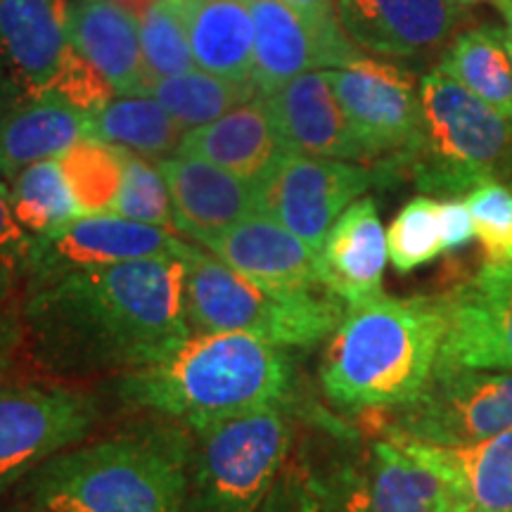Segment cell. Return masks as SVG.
Wrapping results in <instances>:
<instances>
[{
  "mask_svg": "<svg viewBox=\"0 0 512 512\" xmlns=\"http://www.w3.org/2000/svg\"><path fill=\"white\" fill-rule=\"evenodd\" d=\"M31 356L57 377L124 375L190 339L185 259L152 256L64 275L24 292Z\"/></svg>",
  "mask_w": 512,
  "mask_h": 512,
  "instance_id": "cell-1",
  "label": "cell"
},
{
  "mask_svg": "<svg viewBox=\"0 0 512 512\" xmlns=\"http://www.w3.org/2000/svg\"><path fill=\"white\" fill-rule=\"evenodd\" d=\"M192 430L157 415L57 453L19 482L46 512H188Z\"/></svg>",
  "mask_w": 512,
  "mask_h": 512,
  "instance_id": "cell-2",
  "label": "cell"
},
{
  "mask_svg": "<svg viewBox=\"0 0 512 512\" xmlns=\"http://www.w3.org/2000/svg\"><path fill=\"white\" fill-rule=\"evenodd\" d=\"M448 328L444 294L349 306L330 335L320 387L349 411H399L425 392Z\"/></svg>",
  "mask_w": 512,
  "mask_h": 512,
  "instance_id": "cell-3",
  "label": "cell"
},
{
  "mask_svg": "<svg viewBox=\"0 0 512 512\" xmlns=\"http://www.w3.org/2000/svg\"><path fill=\"white\" fill-rule=\"evenodd\" d=\"M292 389L287 349L245 332H192L164 361L114 377V394L126 408L188 427L290 403Z\"/></svg>",
  "mask_w": 512,
  "mask_h": 512,
  "instance_id": "cell-4",
  "label": "cell"
},
{
  "mask_svg": "<svg viewBox=\"0 0 512 512\" xmlns=\"http://www.w3.org/2000/svg\"><path fill=\"white\" fill-rule=\"evenodd\" d=\"M420 133L403 159L425 195L465 197L484 183L512 181V121L434 69L420 81Z\"/></svg>",
  "mask_w": 512,
  "mask_h": 512,
  "instance_id": "cell-5",
  "label": "cell"
},
{
  "mask_svg": "<svg viewBox=\"0 0 512 512\" xmlns=\"http://www.w3.org/2000/svg\"><path fill=\"white\" fill-rule=\"evenodd\" d=\"M183 259L192 332H245L275 347L309 349L330 337L349 309L328 290L268 292L195 242Z\"/></svg>",
  "mask_w": 512,
  "mask_h": 512,
  "instance_id": "cell-6",
  "label": "cell"
},
{
  "mask_svg": "<svg viewBox=\"0 0 512 512\" xmlns=\"http://www.w3.org/2000/svg\"><path fill=\"white\" fill-rule=\"evenodd\" d=\"M192 430L188 512H256L292 451L287 403L202 422Z\"/></svg>",
  "mask_w": 512,
  "mask_h": 512,
  "instance_id": "cell-7",
  "label": "cell"
},
{
  "mask_svg": "<svg viewBox=\"0 0 512 512\" xmlns=\"http://www.w3.org/2000/svg\"><path fill=\"white\" fill-rule=\"evenodd\" d=\"M294 470L306 512H434L444 486L389 434Z\"/></svg>",
  "mask_w": 512,
  "mask_h": 512,
  "instance_id": "cell-8",
  "label": "cell"
},
{
  "mask_svg": "<svg viewBox=\"0 0 512 512\" xmlns=\"http://www.w3.org/2000/svg\"><path fill=\"white\" fill-rule=\"evenodd\" d=\"M384 181L377 166L285 150L256 188V209L320 252L332 223L363 192Z\"/></svg>",
  "mask_w": 512,
  "mask_h": 512,
  "instance_id": "cell-9",
  "label": "cell"
},
{
  "mask_svg": "<svg viewBox=\"0 0 512 512\" xmlns=\"http://www.w3.org/2000/svg\"><path fill=\"white\" fill-rule=\"evenodd\" d=\"M325 74L370 164L382 171L384 181L401 174L422 119L413 76L392 62L363 55Z\"/></svg>",
  "mask_w": 512,
  "mask_h": 512,
  "instance_id": "cell-10",
  "label": "cell"
},
{
  "mask_svg": "<svg viewBox=\"0 0 512 512\" xmlns=\"http://www.w3.org/2000/svg\"><path fill=\"white\" fill-rule=\"evenodd\" d=\"M512 430V370L444 368L389 432L434 446H472Z\"/></svg>",
  "mask_w": 512,
  "mask_h": 512,
  "instance_id": "cell-11",
  "label": "cell"
},
{
  "mask_svg": "<svg viewBox=\"0 0 512 512\" xmlns=\"http://www.w3.org/2000/svg\"><path fill=\"white\" fill-rule=\"evenodd\" d=\"M100 422L95 396L67 387H0V494L67 451Z\"/></svg>",
  "mask_w": 512,
  "mask_h": 512,
  "instance_id": "cell-12",
  "label": "cell"
},
{
  "mask_svg": "<svg viewBox=\"0 0 512 512\" xmlns=\"http://www.w3.org/2000/svg\"><path fill=\"white\" fill-rule=\"evenodd\" d=\"M190 242L171 230L147 226L114 214H81L55 233L34 238L24 292L64 275L95 271L152 256H185Z\"/></svg>",
  "mask_w": 512,
  "mask_h": 512,
  "instance_id": "cell-13",
  "label": "cell"
},
{
  "mask_svg": "<svg viewBox=\"0 0 512 512\" xmlns=\"http://www.w3.org/2000/svg\"><path fill=\"white\" fill-rule=\"evenodd\" d=\"M448 328L437 370H512V264L486 261L444 292Z\"/></svg>",
  "mask_w": 512,
  "mask_h": 512,
  "instance_id": "cell-14",
  "label": "cell"
},
{
  "mask_svg": "<svg viewBox=\"0 0 512 512\" xmlns=\"http://www.w3.org/2000/svg\"><path fill=\"white\" fill-rule=\"evenodd\" d=\"M69 0H0V102L50 95L69 41Z\"/></svg>",
  "mask_w": 512,
  "mask_h": 512,
  "instance_id": "cell-15",
  "label": "cell"
},
{
  "mask_svg": "<svg viewBox=\"0 0 512 512\" xmlns=\"http://www.w3.org/2000/svg\"><path fill=\"white\" fill-rule=\"evenodd\" d=\"M254 22V83L261 95L313 69H335L361 57L347 34H320L283 0H245Z\"/></svg>",
  "mask_w": 512,
  "mask_h": 512,
  "instance_id": "cell-16",
  "label": "cell"
},
{
  "mask_svg": "<svg viewBox=\"0 0 512 512\" xmlns=\"http://www.w3.org/2000/svg\"><path fill=\"white\" fill-rule=\"evenodd\" d=\"M202 247L268 292L302 294L323 290L318 280V254L283 223L259 211L233 223Z\"/></svg>",
  "mask_w": 512,
  "mask_h": 512,
  "instance_id": "cell-17",
  "label": "cell"
},
{
  "mask_svg": "<svg viewBox=\"0 0 512 512\" xmlns=\"http://www.w3.org/2000/svg\"><path fill=\"white\" fill-rule=\"evenodd\" d=\"M285 150L370 164L325 69H313L264 95ZM373 166V164H370Z\"/></svg>",
  "mask_w": 512,
  "mask_h": 512,
  "instance_id": "cell-18",
  "label": "cell"
},
{
  "mask_svg": "<svg viewBox=\"0 0 512 512\" xmlns=\"http://www.w3.org/2000/svg\"><path fill=\"white\" fill-rule=\"evenodd\" d=\"M174 204V233L195 245L256 214V188L221 166L188 155L155 159Z\"/></svg>",
  "mask_w": 512,
  "mask_h": 512,
  "instance_id": "cell-19",
  "label": "cell"
},
{
  "mask_svg": "<svg viewBox=\"0 0 512 512\" xmlns=\"http://www.w3.org/2000/svg\"><path fill=\"white\" fill-rule=\"evenodd\" d=\"M460 15L451 0H337L344 34L384 57L430 53L451 36Z\"/></svg>",
  "mask_w": 512,
  "mask_h": 512,
  "instance_id": "cell-20",
  "label": "cell"
},
{
  "mask_svg": "<svg viewBox=\"0 0 512 512\" xmlns=\"http://www.w3.org/2000/svg\"><path fill=\"white\" fill-rule=\"evenodd\" d=\"M387 230L382 228L373 197H358L332 223L318 252V280L323 290L347 306L382 297L387 266Z\"/></svg>",
  "mask_w": 512,
  "mask_h": 512,
  "instance_id": "cell-21",
  "label": "cell"
},
{
  "mask_svg": "<svg viewBox=\"0 0 512 512\" xmlns=\"http://www.w3.org/2000/svg\"><path fill=\"white\" fill-rule=\"evenodd\" d=\"M283 152L268 102L264 95H256L221 119L190 128L176 155L207 159L256 185Z\"/></svg>",
  "mask_w": 512,
  "mask_h": 512,
  "instance_id": "cell-22",
  "label": "cell"
},
{
  "mask_svg": "<svg viewBox=\"0 0 512 512\" xmlns=\"http://www.w3.org/2000/svg\"><path fill=\"white\" fill-rule=\"evenodd\" d=\"M477 512H512V430L472 446H434L387 432Z\"/></svg>",
  "mask_w": 512,
  "mask_h": 512,
  "instance_id": "cell-23",
  "label": "cell"
},
{
  "mask_svg": "<svg viewBox=\"0 0 512 512\" xmlns=\"http://www.w3.org/2000/svg\"><path fill=\"white\" fill-rule=\"evenodd\" d=\"M69 41L100 69L119 95H147L150 74L140 48L138 17L114 0H81L69 17Z\"/></svg>",
  "mask_w": 512,
  "mask_h": 512,
  "instance_id": "cell-24",
  "label": "cell"
},
{
  "mask_svg": "<svg viewBox=\"0 0 512 512\" xmlns=\"http://www.w3.org/2000/svg\"><path fill=\"white\" fill-rule=\"evenodd\" d=\"M88 138V114L55 95H38L0 105V178L29 164L60 157L76 140Z\"/></svg>",
  "mask_w": 512,
  "mask_h": 512,
  "instance_id": "cell-25",
  "label": "cell"
},
{
  "mask_svg": "<svg viewBox=\"0 0 512 512\" xmlns=\"http://www.w3.org/2000/svg\"><path fill=\"white\" fill-rule=\"evenodd\" d=\"M197 67L230 81H254V22L245 0H174Z\"/></svg>",
  "mask_w": 512,
  "mask_h": 512,
  "instance_id": "cell-26",
  "label": "cell"
},
{
  "mask_svg": "<svg viewBox=\"0 0 512 512\" xmlns=\"http://www.w3.org/2000/svg\"><path fill=\"white\" fill-rule=\"evenodd\" d=\"M188 133L152 95H124L88 114V138L112 143L150 159L176 155Z\"/></svg>",
  "mask_w": 512,
  "mask_h": 512,
  "instance_id": "cell-27",
  "label": "cell"
},
{
  "mask_svg": "<svg viewBox=\"0 0 512 512\" xmlns=\"http://www.w3.org/2000/svg\"><path fill=\"white\" fill-rule=\"evenodd\" d=\"M437 69L512 121V62L501 27H477L458 34L444 50Z\"/></svg>",
  "mask_w": 512,
  "mask_h": 512,
  "instance_id": "cell-28",
  "label": "cell"
},
{
  "mask_svg": "<svg viewBox=\"0 0 512 512\" xmlns=\"http://www.w3.org/2000/svg\"><path fill=\"white\" fill-rule=\"evenodd\" d=\"M147 95H152L190 131L195 126L221 119L223 114L245 105L247 100L261 93L254 81H230L204 69L200 72L192 69V72L152 81Z\"/></svg>",
  "mask_w": 512,
  "mask_h": 512,
  "instance_id": "cell-29",
  "label": "cell"
},
{
  "mask_svg": "<svg viewBox=\"0 0 512 512\" xmlns=\"http://www.w3.org/2000/svg\"><path fill=\"white\" fill-rule=\"evenodd\" d=\"M8 188L12 214L31 238L55 233L81 216L57 157L29 164L10 178Z\"/></svg>",
  "mask_w": 512,
  "mask_h": 512,
  "instance_id": "cell-30",
  "label": "cell"
},
{
  "mask_svg": "<svg viewBox=\"0 0 512 512\" xmlns=\"http://www.w3.org/2000/svg\"><path fill=\"white\" fill-rule=\"evenodd\" d=\"M57 162L81 214H112L124 181V147L81 138Z\"/></svg>",
  "mask_w": 512,
  "mask_h": 512,
  "instance_id": "cell-31",
  "label": "cell"
},
{
  "mask_svg": "<svg viewBox=\"0 0 512 512\" xmlns=\"http://www.w3.org/2000/svg\"><path fill=\"white\" fill-rule=\"evenodd\" d=\"M441 200L415 197L403 207L387 230V254L399 273H411L446 254Z\"/></svg>",
  "mask_w": 512,
  "mask_h": 512,
  "instance_id": "cell-32",
  "label": "cell"
},
{
  "mask_svg": "<svg viewBox=\"0 0 512 512\" xmlns=\"http://www.w3.org/2000/svg\"><path fill=\"white\" fill-rule=\"evenodd\" d=\"M140 48L150 81L178 76L195 69L188 27L174 0H157L140 17Z\"/></svg>",
  "mask_w": 512,
  "mask_h": 512,
  "instance_id": "cell-33",
  "label": "cell"
},
{
  "mask_svg": "<svg viewBox=\"0 0 512 512\" xmlns=\"http://www.w3.org/2000/svg\"><path fill=\"white\" fill-rule=\"evenodd\" d=\"M112 214L147 223V226L174 230V204H171L169 185L157 162H147V157L124 147V181H121Z\"/></svg>",
  "mask_w": 512,
  "mask_h": 512,
  "instance_id": "cell-34",
  "label": "cell"
},
{
  "mask_svg": "<svg viewBox=\"0 0 512 512\" xmlns=\"http://www.w3.org/2000/svg\"><path fill=\"white\" fill-rule=\"evenodd\" d=\"M475 221V235L486 254L512 264V188L505 183H484L463 197Z\"/></svg>",
  "mask_w": 512,
  "mask_h": 512,
  "instance_id": "cell-35",
  "label": "cell"
},
{
  "mask_svg": "<svg viewBox=\"0 0 512 512\" xmlns=\"http://www.w3.org/2000/svg\"><path fill=\"white\" fill-rule=\"evenodd\" d=\"M114 93L117 91L112 88V83L74 46L64 55L60 74H57L53 91H50V95H55V98L64 100L67 105L86 114L100 110L102 105L114 100Z\"/></svg>",
  "mask_w": 512,
  "mask_h": 512,
  "instance_id": "cell-36",
  "label": "cell"
},
{
  "mask_svg": "<svg viewBox=\"0 0 512 512\" xmlns=\"http://www.w3.org/2000/svg\"><path fill=\"white\" fill-rule=\"evenodd\" d=\"M31 245L34 238L12 214L10 188L0 178V309L17 292V287H24Z\"/></svg>",
  "mask_w": 512,
  "mask_h": 512,
  "instance_id": "cell-37",
  "label": "cell"
},
{
  "mask_svg": "<svg viewBox=\"0 0 512 512\" xmlns=\"http://www.w3.org/2000/svg\"><path fill=\"white\" fill-rule=\"evenodd\" d=\"M24 344H27V330H24L22 311L0 309V387L15 368V358Z\"/></svg>",
  "mask_w": 512,
  "mask_h": 512,
  "instance_id": "cell-38",
  "label": "cell"
},
{
  "mask_svg": "<svg viewBox=\"0 0 512 512\" xmlns=\"http://www.w3.org/2000/svg\"><path fill=\"white\" fill-rule=\"evenodd\" d=\"M441 223H444V240L448 252L465 247L472 238H477L475 221H472V214L463 197L441 200Z\"/></svg>",
  "mask_w": 512,
  "mask_h": 512,
  "instance_id": "cell-39",
  "label": "cell"
},
{
  "mask_svg": "<svg viewBox=\"0 0 512 512\" xmlns=\"http://www.w3.org/2000/svg\"><path fill=\"white\" fill-rule=\"evenodd\" d=\"M256 512H306L302 484H299L297 470H287L280 475L278 482L266 496V501L259 505Z\"/></svg>",
  "mask_w": 512,
  "mask_h": 512,
  "instance_id": "cell-40",
  "label": "cell"
},
{
  "mask_svg": "<svg viewBox=\"0 0 512 512\" xmlns=\"http://www.w3.org/2000/svg\"><path fill=\"white\" fill-rule=\"evenodd\" d=\"M294 12H299L320 34H344L339 17L335 15V0H283Z\"/></svg>",
  "mask_w": 512,
  "mask_h": 512,
  "instance_id": "cell-41",
  "label": "cell"
},
{
  "mask_svg": "<svg viewBox=\"0 0 512 512\" xmlns=\"http://www.w3.org/2000/svg\"><path fill=\"white\" fill-rule=\"evenodd\" d=\"M434 512H477L475 505H472L467 498L460 494V491L453 489V486L444 484L441 486V494L437 501V508Z\"/></svg>",
  "mask_w": 512,
  "mask_h": 512,
  "instance_id": "cell-42",
  "label": "cell"
},
{
  "mask_svg": "<svg viewBox=\"0 0 512 512\" xmlns=\"http://www.w3.org/2000/svg\"><path fill=\"white\" fill-rule=\"evenodd\" d=\"M498 10H501L503 17H505V27H501V29H503L505 48H508V55H510V62H512V8H510V0H501V3H498Z\"/></svg>",
  "mask_w": 512,
  "mask_h": 512,
  "instance_id": "cell-43",
  "label": "cell"
},
{
  "mask_svg": "<svg viewBox=\"0 0 512 512\" xmlns=\"http://www.w3.org/2000/svg\"><path fill=\"white\" fill-rule=\"evenodd\" d=\"M114 3L121 5V8L131 12L133 17L140 19L147 12V8H150V5H155L157 0H114Z\"/></svg>",
  "mask_w": 512,
  "mask_h": 512,
  "instance_id": "cell-44",
  "label": "cell"
},
{
  "mask_svg": "<svg viewBox=\"0 0 512 512\" xmlns=\"http://www.w3.org/2000/svg\"><path fill=\"white\" fill-rule=\"evenodd\" d=\"M451 3H456V5H460V8H463V5H475V3H484V0H451ZM491 3H501V0H491Z\"/></svg>",
  "mask_w": 512,
  "mask_h": 512,
  "instance_id": "cell-45",
  "label": "cell"
},
{
  "mask_svg": "<svg viewBox=\"0 0 512 512\" xmlns=\"http://www.w3.org/2000/svg\"><path fill=\"white\" fill-rule=\"evenodd\" d=\"M15 512H46V510H38V508H31V505H19V508Z\"/></svg>",
  "mask_w": 512,
  "mask_h": 512,
  "instance_id": "cell-46",
  "label": "cell"
},
{
  "mask_svg": "<svg viewBox=\"0 0 512 512\" xmlns=\"http://www.w3.org/2000/svg\"><path fill=\"white\" fill-rule=\"evenodd\" d=\"M508 185H510V188H512V181H510V183H508Z\"/></svg>",
  "mask_w": 512,
  "mask_h": 512,
  "instance_id": "cell-47",
  "label": "cell"
},
{
  "mask_svg": "<svg viewBox=\"0 0 512 512\" xmlns=\"http://www.w3.org/2000/svg\"><path fill=\"white\" fill-rule=\"evenodd\" d=\"M510 8H512V0H510Z\"/></svg>",
  "mask_w": 512,
  "mask_h": 512,
  "instance_id": "cell-48",
  "label": "cell"
}]
</instances>
